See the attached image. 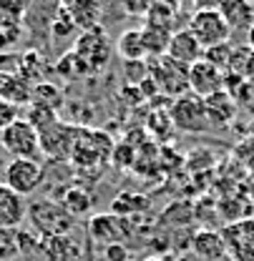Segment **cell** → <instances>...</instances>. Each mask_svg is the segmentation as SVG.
<instances>
[{"instance_id": "37", "label": "cell", "mask_w": 254, "mask_h": 261, "mask_svg": "<svg viewBox=\"0 0 254 261\" xmlns=\"http://www.w3.org/2000/svg\"><path fill=\"white\" fill-rule=\"evenodd\" d=\"M144 261H176V259L166 254V256H149V259H144Z\"/></svg>"}, {"instance_id": "21", "label": "cell", "mask_w": 254, "mask_h": 261, "mask_svg": "<svg viewBox=\"0 0 254 261\" xmlns=\"http://www.w3.org/2000/svg\"><path fill=\"white\" fill-rule=\"evenodd\" d=\"M174 20H179V10L161 3V0H154L149 13H146V25H154V28H161V31L174 33Z\"/></svg>"}, {"instance_id": "33", "label": "cell", "mask_w": 254, "mask_h": 261, "mask_svg": "<svg viewBox=\"0 0 254 261\" xmlns=\"http://www.w3.org/2000/svg\"><path fill=\"white\" fill-rule=\"evenodd\" d=\"M194 10H219L222 0H191Z\"/></svg>"}, {"instance_id": "24", "label": "cell", "mask_w": 254, "mask_h": 261, "mask_svg": "<svg viewBox=\"0 0 254 261\" xmlns=\"http://www.w3.org/2000/svg\"><path fill=\"white\" fill-rule=\"evenodd\" d=\"M20 38H23V23H20V20L0 18V53L10 50Z\"/></svg>"}, {"instance_id": "12", "label": "cell", "mask_w": 254, "mask_h": 261, "mask_svg": "<svg viewBox=\"0 0 254 261\" xmlns=\"http://www.w3.org/2000/svg\"><path fill=\"white\" fill-rule=\"evenodd\" d=\"M28 216V203L20 194L0 184V228H20Z\"/></svg>"}, {"instance_id": "9", "label": "cell", "mask_w": 254, "mask_h": 261, "mask_svg": "<svg viewBox=\"0 0 254 261\" xmlns=\"http://www.w3.org/2000/svg\"><path fill=\"white\" fill-rule=\"evenodd\" d=\"M189 91L201 100L224 91V70L204 58L196 61L194 65H189Z\"/></svg>"}, {"instance_id": "14", "label": "cell", "mask_w": 254, "mask_h": 261, "mask_svg": "<svg viewBox=\"0 0 254 261\" xmlns=\"http://www.w3.org/2000/svg\"><path fill=\"white\" fill-rule=\"evenodd\" d=\"M219 13L226 20L232 33H247L254 25V3L252 0H222Z\"/></svg>"}, {"instance_id": "22", "label": "cell", "mask_w": 254, "mask_h": 261, "mask_svg": "<svg viewBox=\"0 0 254 261\" xmlns=\"http://www.w3.org/2000/svg\"><path fill=\"white\" fill-rule=\"evenodd\" d=\"M78 33H81V28L73 23V18L61 8V13L53 18V23H51V28H48V38L56 40V43H58V40H76Z\"/></svg>"}, {"instance_id": "32", "label": "cell", "mask_w": 254, "mask_h": 261, "mask_svg": "<svg viewBox=\"0 0 254 261\" xmlns=\"http://www.w3.org/2000/svg\"><path fill=\"white\" fill-rule=\"evenodd\" d=\"M103 259L106 261H128V249L124 246V244L103 246Z\"/></svg>"}, {"instance_id": "19", "label": "cell", "mask_w": 254, "mask_h": 261, "mask_svg": "<svg viewBox=\"0 0 254 261\" xmlns=\"http://www.w3.org/2000/svg\"><path fill=\"white\" fill-rule=\"evenodd\" d=\"M45 251H48L51 261H81V246L68 233L45 239Z\"/></svg>"}, {"instance_id": "7", "label": "cell", "mask_w": 254, "mask_h": 261, "mask_svg": "<svg viewBox=\"0 0 254 261\" xmlns=\"http://www.w3.org/2000/svg\"><path fill=\"white\" fill-rule=\"evenodd\" d=\"M171 123L176 128L187 130V133H204L209 130V118H206V111H204V100L196 98L194 93H187V96L176 98L171 111Z\"/></svg>"}, {"instance_id": "35", "label": "cell", "mask_w": 254, "mask_h": 261, "mask_svg": "<svg viewBox=\"0 0 254 261\" xmlns=\"http://www.w3.org/2000/svg\"><path fill=\"white\" fill-rule=\"evenodd\" d=\"M10 78H13V75H5V73H0V98L5 96V91H8V83H10Z\"/></svg>"}, {"instance_id": "15", "label": "cell", "mask_w": 254, "mask_h": 261, "mask_svg": "<svg viewBox=\"0 0 254 261\" xmlns=\"http://www.w3.org/2000/svg\"><path fill=\"white\" fill-rule=\"evenodd\" d=\"M204 111L209 118V126H229L237 118V98L226 91H219L214 96L204 98Z\"/></svg>"}, {"instance_id": "30", "label": "cell", "mask_w": 254, "mask_h": 261, "mask_svg": "<svg viewBox=\"0 0 254 261\" xmlns=\"http://www.w3.org/2000/svg\"><path fill=\"white\" fill-rule=\"evenodd\" d=\"M0 73H5V75H18V73H20V56H18V53H10V50L0 53Z\"/></svg>"}, {"instance_id": "6", "label": "cell", "mask_w": 254, "mask_h": 261, "mask_svg": "<svg viewBox=\"0 0 254 261\" xmlns=\"http://www.w3.org/2000/svg\"><path fill=\"white\" fill-rule=\"evenodd\" d=\"M43 184V166L35 159H13L5 166V186L15 194L33 196Z\"/></svg>"}, {"instance_id": "20", "label": "cell", "mask_w": 254, "mask_h": 261, "mask_svg": "<svg viewBox=\"0 0 254 261\" xmlns=\"http://www.w3.org/2000/svg\"><path fill=\"white\" fill-rule=\"evenodd\" d=\"M31 106H40V108H48V111H58L63 106V93L51 81H40V83L33 86Z\"/></svg>"}, {"instance_id": "26", "label": "cell", "mask_w": 254, "mask_h": 261, "mask_svg": "<svg viewBox=\"0 0 254 261\" xmlns=\"http://www.w3.org/2000/svg\"><path fill=\"white\" fill-rule=\"evenodd\" d=\"M20 254L18 249V228H0V261H10Z\"/></svg>"}, {"instance_id": "3", "label": "cell", "mask_w": 254, "mask_h": 261, "mask_svg": "<svg viewBox=\"0 0 254 261\" xmlns=\"http://www.w3.org/2000/svg\"><path fill=\"white\" fill-rule=\"evenodd\" d=\"M0 146L13 159H35L40 161V133L33 128L26 118H18L13 126L0 130Z\"/></svg>"}, {"instance_id": "4", "label": "cell", "mask_w": 254, "mask_h": 261, "mask_svg": "<svg viewBox=\"0 0 254 261\" xmlns=\"http://www.w3.org/2000/svg\"><path fill=\"white\" fill-rule=\"evenodd\" d=\"M28 216H31L35 231L43 239H53V236H65L73 226V216L65 211L61 203L53 201H38L28 206Z\"/></svg>"}, {"instance_id": "36", "label": "cell", "mask_w": 254, "mask_h": 261, "mask_svg": "<svg viewBox=\"0 0 254 261\" xmlns=\"http://www.w3.org/2000/svg\"><path fill=\"white\" fill-rule=\"evenodd\" d=\"M247 45H249V48L254 50V25L249 28V31H247Z\"/></svg>"}, {"instance_id": "10", "label": "cell", "mask_w": 254, "mask_h": 261, "mask_svg": "<svg viewBox=\"0 0 254 261\" xmlns=\"http://www.w3.org/2000/svg\"><path fill=\"white\" fill-rule=\"evenodd\" d=\"M88 236L96 244H103V246H111V244H124V236H126V219L116 216V214H98L88 221Z\"/></svg>"}, {"instance_id": "8", "label": "cell", "mask_w": 254, "mask_h": 261, "mask_svg": "<svg viewBox=\"0 0 254 261\" xmlns=\"http://www.w3.org/2000/svg\"><path fill=\"white\" fill-rule=\"evenodd\" d=\"M226 254L234 261H254V219L229 224L222 231Z\"/></svg>"}, {"instance_id": "17", "label": "cell", "mask_w": 254, "mask_h": 261, "mask_svg": "<svg viewBox=\"0 0 254 261\" xmlns=\"http://www.w3.org/2000/svg\"><path fill=\"white\" fill-rule=\"evenodd\" d=\"M113 50L124 58V63L128 61H146V53H144V43H141V28H128L116 38V45Z\"/></svg>"}, {"instance_id": "31", "label": "cell", "mask_w": 254, "mask_h": 261, "mask_svg": "<svg viewBox=\"0 0 254 261\" xmlns=\"http://www.w3.org/2000/svg\"><path fill=\"white\" fill-rule=\"evenodd\" d=\"M128 15H146L154 0H119Z\"/></svg>"}, {"instance_id": "18", "label": "cell", "mask_w": 254, "mask_h": 261, "mask_svg": "<svg viewBox=\"0 0 254 261\" xmlns=\"http://www.w3.org/2000/svg\"><path fill=\"white\" fill-rule=\"evenodd\" d=\"M169 40H171L169 31H161V28H154V25H144L141 28V43H144V53H146L149 61L166 56Z\"/></svg>"}, {"instance_id": "27", "label": "cell", "mask_w": 254, "mask_h": 261, "mask_svg": "<svg viewBox=\"0 0 254 261\" xmlns=\"http://www.w3.org/2000/svg\"><path fill=\"white\" fill-rule=\"evenodd\" d=\"M28 5H31V0H0V18L23 23V18L28 13Z\"/></svg>"}, {"instance_id": "16", "label": "cell", "mask_w": 254, "mask_h": 261, "mask_svg": "<svg viewBox=\"0 0 254 261\" xmlns=\"http://www.w3.org/2000/svg\"><path fill=\"white\" fill-rule=\"evenodd\" d=\"M191 251L201 261H219L226 256V246H224L222 233L217 231H199L191 241Z\"/></svg>"}, {"instance_id": "11", "label": "cell", "mask_w": 254, "mask_h": 261, "mask_svg": "<svg viewBox=\"0 0 254 261\" xmlns=\"http://www.w3.org/2000/svg\"><path fill=\"white\" fill-rule=\"evenodd\" d=\"M106 3L108 0H61V8L73 18V23L81 31H91V28H98Z\"/></svg>"}, {"instance_id": "38", "label": "cell", "mask_w": 254, "mask_h": 261, "mask_svg": "<svg viewBox=\"0 0 254 261\" xmlns=\"http://www.w3.org/2000/svg\"><path fill=\"white\" fill-rule=\"evenodd\" d=\"M161 3H166V5H171V8H176V10H179V5H181L184 0H161Z\"/></svg>"}, {"instance_id": "1", "label": "cell", "mask_w": 254, "mask_h": 261, "mask_svg": "<svg viewBox=\"0 0 254 261\" xmlns=\"http://www.w3.org/2000/svg\"><path fill=\"white\" fill-rule=\"evenodd\" d=\"M76 58L83 63V68L88 70V75L98 73L101 68H106L111 61V53H113V45L108 40V35L101 31V28H91V31H81L73 48Z\"/></svg>"}, {"instance_id": "39", "label": "cell", "mask_w": 254, "mask_h": 261, "mask_svg": "<svg viewBox=\"0 0 254 261\" xmlns=\"http://www.w3.org/2000/svg\"><path fill=\"white\" fill-rule=\"evenodd\" d=\"M176 261H194V259H191V256H179Z\"/></svg>"}, {"instance_id": "34", "label": "cell", "mask_w": 254, "mask_h": 261, "mask_svg": "<svg viewBox=\"0 0 254 261\" xmlns=\"http://www.w3.org/2000/svg\"><path fill=\"white\" fill-rule=\"evenodd\" d=\"M252 50V48H249ZM242 78L247 81V83H254V50L249 53V58H247V65H244V73H242Z\"/></svg>"}, {"instance_id": "40", "label": "cell", "mask_w": 254, "mask_h": 261, "mask_svg": "<svg viewBox=\"0 0 254 261\" xmlns=\"http://www.w3.org/2000/svg\"><path fill=\"white\" fill-rule=\"evenodd\" d=\"M81 261H83V259H81Z\"/></svg>"}, {"instance_id": "29", "label": "cell", "mask_w": 254, "mask_h": 261, "mask_svg": "<svg viewBox=\"0 0 254 261\" xmlns=\"http://www.w3.org/2000/svg\"><path fill=\"white\" fill-rule=\"evenodd\" d=\"M124 73H126L128 83H141V78H149V63L146 61H128L124 63Z\"/></svg>"}, {"instance_id": "23", "label": "cell", "mask_w": 254, "mask_h": 261, "mask_svg": "<svg viewBox=\"0 0 254 261\" xmlns=\"http://www.w3.org/2000/svg\"><path fill=\"white\" fill-rule=\"evenodd\" d=\"M61 206H63L71 216H81V214H86V211L91 208V196L86 194L83 189H68L63 194Z\"/></svg>"}, {"instance_id": "5", "label": "cell", "mask_w": 254, "mask_h": 261, "mask_svg": "<svg viewBox=\"0 0 254 261\" xmlns=\"http://www.w3.org/2000/svg\"><path fill=\"white\" fill-rule=\"evenodd\" d=\"M187 28L201 43V48L222 45V43L232 40V31H229V25H226V20L222 18L219 10H194Z\"/></svg>"}, {"instance_id": "41", "label": "cell", "mask_w": 254, "mask_h": 261, "mask_svg": "<svg viewBox=\"0 0 254 261\" xmlns=\"http://www.w3.org/2000/svg\"><path fill=\"white\" fill-rule=\"evenodd\" d=\"M252 3H254V0H252Z\"/></svg>"}, {"instance_id": "25", "label": "cell", "mask_w": 254, "mask_h": 261, "mask_svg": "<svg viewBox=\"0 0 254 261\" xmlns=\"http://www.w3.org/2000/svg\"><path fill=\"white\" fill-rule=\"evenodd\" d=\"M232 50H234V45L232 43H222V45H212V48H204V61H209L212 65H217L219 70L226 73V68H229V61H232Z\"/></svg>"}, {"instance_id": "13", "label": "cell", "mask_w": 254, "mask_h": 261, "mask_svg": "<svg viewBox=\"0 0 254 261\" xmlns=\"http://www.w3.org/2000/svg\"><path fill=\"white\" fill-rule=\"evenodd\" d=\"M166 56L174 58V61H179V63H184V65H194L196 61H201L204 48H201V43L191 35L189 28H181V31L171 33Z\"/></svg>"}, {"instance_id": "28", "label": "cell", "mask_w": 254, "mask_h": 261, "mask_svg": "<svg viewBox=\"0 0 254 261\" xmlns=\"http://www.w3.org/2000/svg\"><path fill=\"white\" fill-rule=\"evenodd\" d=\"M20 118V108L5 98H0V130H5L8 126H13Z\"/></svg>"}, {"instance_id": "2", "label": "cell", "mask_w": 254, "mask_h": 261, "mask_svg": "<svg viewBox=\"0 0 254 261\" xmlns=\"http://www.w3.org/2000/svg\"><path fill=\"white\" fill-rule=\"evenodd\" d=\"M149 78L156 81V88L164 91L169 98H181L189 91V65L179 63L169 56L151 58L149 63Z\"/></svg>"}]
</instances>
